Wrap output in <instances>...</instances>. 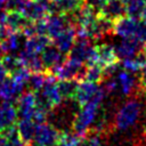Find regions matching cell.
Here are the masks:
<instances>
[{
  "mask_svg": "<svg viewBox=\"0 0 146 146\" xmlns=\"http://www.w3.org/2000/svg\"><path fill=\"white\" fill-rule=\"evenodd\" d=\"M105 96H106L105 88H98V90L94 95V97L86 105L81 106L80 112L75 115L73 123H72V128L75 133L86 138V136L89 132L90 125L95 122V120L98 115L100 104L103 103Z\"/></svg>",
  "mask_w": 146,
  "mask_h": 146,
  "instance_id": "1",
  "label": "cell"
},
{
  "mask_svg": "<svg viewBox=\"0 0 146 146\" xmlns=\"http://www.w3.org/2000/svg\"><path fill=\"white\" fill-rule=\"evenodd\" d=\"M141 102L138 98L128 99L116 112L114 117V127L119 131H125L133 127L141 113Z\"/></svg>",
  "mask_w": 146,
  "mask_h": 146,
  "instance_id": "2",
  "label": "cell"
},
{
  "mask_svg": "<svg viewBox=\"0 0 146 146\" xmlns=\"http://www.w3.org/2000/svg\"><path fill=\"white\" fill-rule=\"evenodd\" d=\"M60 132L50 123H40L36 125L32 146H57Z\"/></svg>",
  "mask_w": 146,
  "mask_h": 146,
  "instance_id": "3",
  "label": "cell"
},
{
  "mask_svg": "<svg viewBox=\"0 0 146 146\" xmlns=\"http://www.w3.org/2000/svg\"><path fill=\"white\" fill-rule=\"evenodd\" d=\"M23 15L31 22H36L46 18L50 10V1L47 0H27L22 9Z\"/></svg>",
  "mask_w": 146,
  "mask_h": 146,
  "instance_id": "4",
  "label": "cell"
},
{
  "mask_svg": "<svg viewBox=\"0 0 146 146\" xmlns=\"http://www.w3.org/2000/svg\"><path fill=\"white\" fill-rule=\"evenodd\" d=\"M46 21H47V35L51 38V40L55 39L58 34H60L70 25H74L71 15H64V14L51 13L46 17Z\"/></svg>",
  "mask_w": 146,
  "mask_h": 146,
  "instance_id": "5",
  "label": "cell"
},
{
  "mask_svg": "<svg viewBox=\"0 0 146 146\" xmlns=\"http://www.w3.org/2000/svg\"><path fill=\"white\" fill-rule=\"evenodd\" d=\"M35 106H36L35 92L31 90L22 92L19 97L16 99L17 115L21 116L22 119H32L33 113L35 111Z\"/></svg>",
  "mask_w": 146,
  "mask_h": 146,
  "instance_id": "6",
  "label": "cell"
},
{
  "mask_svg": "<svg viewBox=\"0 0 146 146\" xmlns=\"http://www.w3.org/2000/svg\"><path fill=\"white\" fill-rule=\"evenodd\" d=\"M143 48H144V46L138 41V39L136 36L122 38V40L119 41L114 46V49H115V52H116L119 59H124V58L133 57Z\"/></svg>",
  "mask_w": 146,
  "mask_h": 146,
  "instance_id": "7",
  "label": "cell"
},
{
  "mask_svg": "<svg viewBox=\"0 0 146 146\" xmlns=\"http://www.w3.org/2000/svg\"><path fill=\"white\" fill-rule=\"evenodd\" d=\"M25 83L13 79L10 75L6 78V80L0 86V98L5 102L16 100L19 95L24 91Z\"/></svg>",
  "mask_w": 146,
  "mask_h": 146,
  "instance_id": "8",
  "label": "cell"
},
{
  "mask_svg": "<svg viewBox=\"0 0 146 146\" xmlns=\"http://www.w3.org/2000/svg\"><path fill=\"white\" fill-rule=\"evenodd\" d=\"M138 19L130 16H122L113 22V33L120 38L135 36L138 26Z\"/></svg>",
  "mask_w": 146,
  "mask_h": 146,
  "instance_id": "9",
  "label": "cell"
},
{
  "mask_svg": "<svg viewBox=\"0 0 146 146\" xmlns=\"http://www.w3.org/2000/svg\"><path fill=\"white\" fill-rule=\"evenodd\" d=\"M75 40H76V27L75 25H70L60 34H58L55 39H52V43L63 54L67 55L72 49Z\"/></svg>",
  "mask_w": 146,
  "mask_h": 146,
  "instance_id": "10",
  "label": "cell"
},
{
  "mask_svg": "<svg viewBox=\"0 0 146 146\" xmlns=\"http://www.w3.org/2000/svg\"><path fill=\"white\" fill-rule=\"evenodd\" d=\"M29 19L23 15L22 11L17 10H7L3 19L0 24L5 25L9 32H22L23 27L27 24Z\"/></svg>",
  "mask_w": 146,
  "mask_h": 146,
  "instance_id": "11",
  "label": "cell"
},
{
  "mask_svg": "<svg viewBox=\"0 0 146 146\" xmlns=\"http://www.w3.org/2000/svg\"><path fill=\"white\" fill-rule=\"evenodd\" d=\"M86 5V0H55L50 1V10L56 14L72 15Z\"/></svg>",
  "mask_w": 146,
  "mask_h": 146,
  "instance_id": "12",
  "label": "cell"
},
{
  "mask_svg": "<svg viewBox=\"0 0 146 146\" xmlns=\"http://www.w3.org/2000/svg\"><path fill=\"white\" fill-rule=\"evenodd\" d=\"M67 58L66 54H63L58 48H56L55 46H48L47 48L43 49V51L41 52V59L43 62V65L46 67V71L50 70L51 67L56 66V65H60L63 64Z\"/></svg>",
  "mask_w": 146,
  "mask_h": 146,
  "instance_id": "13",
  "label": "cell"
},
{
  "mask_svg": "<svg viewBox=\"0 0 146 146\" xmlns=\"http://www.w3.org/2000/svg\"><path fill=\"white\" fill-rule=\"evenodd\" d=\"M98 84L95 82H90L87 80L80 81L76 88V92L74 96V100L79 104V106H83L86 105L92 97L97 92L98 90Z\"/></svg>",
  "mask_w": 146,
  "mask_h": 146,
  "instance_id": "14",
  "label": "cell"
},
{
  "mask_svg": "<svg viewBox=\"0 0 146 146\" xmlns=\"http://www.w3.org/2000/svg\"><path fill=\"white\" fill-rule=\"evenodd\" d=\"M99 14L114 22L125 15V3L123 0H107L100 8Z\"/></svg>",
  "mask_w": 146,
  "mask_h": 146,
  "instance_id": "15",
  "label": "cell"
},
{
  "mask_svg": "<svg viewBox=\"0 0 146 146\" xmlns=\"http://www.w3.org/2000/svg\"><path fill=\"white\" fill-rule=\"evenodd\" d=\"M17 110L11 102H5L0 105V135L10 125L16 123Z\"/></svg>",
  "mask_w": 146,
  "mask_h": 146,
  "instance_id": "16",
  "label": "cell"
},
{
  "mask_svg": "<svg viewBox=\"0 0 146 146\" xmlns=\"http://www.w3.org/2000/svg\"><path fill=\"white\" fill-rule=\"evenodd\" d=\"M16 125H17L18 137L24 143V145L32 146L34 135H35L36 123L32 119H22L16 123Z\"/></svg>",
  "mask_w": 146,
  "mask_h": 146,
  "instance_id": "17",
  "label": "cell"
},
{
  "mask_svg": "<svg viewBox=\"0 0 146 146\" xmlns=\"http://www.w3.org/2000/svg\"><path fill=\"white\" fill-rule=\"evenodd\" d=\"M17 56L22 62V64L25 67H27L31 72H46L43 62L38 54H33L24 49V50H21Z\"/></svg>",
  "mask_w": 146,
  "mask_h": 146,
  "instance_id": "18",
  "label": "cell"
},
{
  "mask_svg": "<svg viewBox=\"0 0 146 146\" xmlns=\"http://www.w3.org/2000/svg\"><path fill=\"white\" fill-rule=\"evenodd\" d=\"M51 42H52L51 38H49L47 34H43V35L35 34L31 38H26V40L24 42V49L30 52L39 55L43 51L44 48L50 46Z\"/></svg>",
  "mask_w": 146,
  "mask_h": 146,
  "instance_id": "19",
  "label": "cell"
},
{
  "mask_svg": "<svg viewBox=\"0 0 146 146\" xmlns=\"http://www.w3.org/2000/svg\"><path fill=\"white\" fill-rule=\"evenodd\" d=\"M97 52H98V64L103 67H106L112 64L119 63V57L115 52L114 46L108 43H102L96 46Z\"/></svg>",
  "mask_w": 146,
  "mask_h": 146,
  "instance_id": "20",
  "label": "cell"
},
{
  "mask_svg": "<svg viewBox=\"0 0 146 146\" xmlns=\"http://www.w3.org/2000/svg\"><path fill=\"white\" fill-rule=\"evenodd\" d=\"M24 34L22 32H10L6 38L0 40V50L2 54H11L16 50L19 49L22 46V40H23Z\"/></svg>",
  "mask_w": 146,
  "mask_h": 146,
  "instance_id": "21",
  "label": "cell"
},
{
  "mask_svg": "<svg viewBox=\"0 0 146 146\" xmlns=\"http://www.w3.org/2000/svg\"><path fill=\"white\" fill-rule=\"evenodd\" d=\"M117 82H119V87H120V90L123 95L125 96H129L131 95L137 87H139V83L137 82L136 78L128 71L123 70L121 72H119L117 74Z\"/></svg>",
  "mask_w": 146,
  "mask_h": 146,
  "instance_id": "22",
  "label": "cell"
},
{
  "mask_svg": "<svg viewBox=\"0 0 146 146\" xmlns=\"http://www.w3.org/2000/svg\"><path fill=\"white\" fill-rule=\"evenodd\" d=\"M146 63V52L144 51V49H141L137 55H135L133 57H129V58H124L121 62V65L123 66V68L128 72L131 73H138L139 71H141V68L144 67Z\"/></svg>",
  "mask_w": 146,
  "mask_h": 146,
  "instance_id": "23",
  "label": "cell"
},
{
  "mask_svg": "<svg viewBox=\"0 0 146 146\" xmlns=\"http://www.w3.org/2000/svg\"><path fill=\"white\" fill-rule=\"evenodd\" d=\"M79 81L74 79L70 80H58L57 88L59 90V94L63 99H74L76 88H78Z\"/></svg>",
  "mask_w": 146,
  "mask_h": 146,
  "instance_id": "24",
  "label": "cell"
},
{
  "mask_svg": "<svg viewBox=\"0 0 146 146\" xmlns=\"http://www.w3.org/2000/svg\"><path fill=\"white\" fill-rule=\"evenodd\" d=\"M104 79H105V75H104V70H103L102 65H99L98 63L87 65L84 80L90 81V82H95V83H99Z\"/></svg>",
  "mask_w": 146,
  "mask_h": 146,
  "instance_id": "25",
  "label": "cell"
},
{
  "mask_svg": "<svg viewBox=\"0 0 146 146\" xmlns=\"http://www.w3.org/2000/svg\"><path fill=\"white\" fill-rule=\"evenodd\" d=\"M0 63L3 65V67L7 70L8 74L11 75L14 74L18 68H21L22 66H24L22 64V62L19 60L18 56H14L13 54H5L2 57H1V60Z\"/></svg>",
  "mask_w": 146,
  "mask_h": 146,
  "instance_id": "26",
  "label": "cell"
},
{
  "mask_svg": "<svg viewBox=\"0 0 146 146\" xmlns=\"http://www.w3.org/2000/svg\"><path fill=\"white\" fill-rule=\"evenodd\" d=\"M84 140V137L73 132H68V131H63L60 132L59 136V140H58V146H79L80 144H82V141Z\"/></svg>",
  "mask_w": 146,
  "mask_h": 146,
  "instance_id": "27",
  "label": "cell"
},
{
  "mask_svg": "<svg viewBox=\"0 0 146 146\" xmlns=\"http://www.w3.org/2000/svg\"><path fill=\"white\" fill-rule=\"evenodd\" d=\"M145 6L146 0H130L125 2V15L138 19L139 17H141Z\"/></svg>",
  "mask_w": 146,
  "mask_h": 146,
  "instance_id": "28",
  "label": "cell"
},
{
  "mask_svg": "<svg viewBox=\"0 0 146 146\" xmlns=\"http://www.w3.org/2000/svg\"><path fill=\"white\" fill-rule=\"evenodd\" d=\"M47 72H32L30 75V79L27 81L29 83V90L33 92H38L42 89L44 84Z\"/></svg>",
  "mask_w": 146,
  "mask_h": 146,
  "instance_id": "29",
  "label": "cell"
},
{
  "mask_svg": "<svg viewBox=\"0 0 146 146\" xmlns=\"http://www.w3.org/2000/svg\"><path fill=\"white\" fill-rule=\"evenodd\" d=\"M135 36L138 39V41L144 47H146V22L145 21L138 22V26H137Z\"/></svg>",
  "mask_w": 146,
  "mask_h": 146,
  "instance_id": "30",
  "label": "cell"
},
{
  "mask_svg": "<svg viewBox=\"0 0 146 146\" xmlns=\"http://www.w3.org/2000/svg\"><path fill=\"white\" fill-rule=\"evenodd\" d=\"M27 0H7L6 1V10H17V11H22L25 2Z\"/></svg>",
  "mask_w": 146,
  "mask_h": 146,
  "instance_id": "31",
  "label": "cell"
},
{
  "mask_svg": "<svg viewBox=\"0 0 146 146\" xmlns=\"http://www.w3.org/2000/svg\"><path fill=\"white\" fill-rule=\"evenodd\" d=\"M34 26H35V33L36 34H40V35L47 34V21H46V18L34 22Z\"/></svg>",
  "mask_w": 146,
  "mask_h": 146,
  "instance_id": "32",
  "label": "cell"
},
{
  "mask_svg": "<svg viewBox=\"0 0 146 146\" xmlns=\"http://www.w3.org/2000/svg\"><path fill=\"white\" fill-rule=\"evenodd\" d=\"M6 146H25V145L21 140V138L18 137V133H16V135L7 138V145Z\"/></svg>",
  "mask_w": 146,
  "mask_h": 146,
  "instance_id": "33",
  "label": "cell"
},
{
  "mask_svg": "<svg viewBox=\"0 0 146 146\" xmlns=\"http://www.w3.org/2000/svg\"><path fill=\"white\" fill-rule=\"evenodd\" d=\"M105 1L106 0H86V3L87 5H89V6H91V7H94L96 10H100V8L103 7V5L105 3Z\"/></svg>",
  "mask_w": 146,
  "mask_h": 146,
  "instance_id": "34",
  "label": "cell"
},
{
  "mask_svg": "<svg viewBox=\"0 0 146 146\" xmlns=\"http://www.w3.org/2000/svg\"><path fill=\"white\" fill-rule=\"evenodd\" d=\"M9 74H8V72H7V70L3 67V65L0 63V86L2 84V82L6 80V78L8 76Z\"/></svg>",
  "mask_w": 146,
  "mask_h": 146,
  "instance_id": "35",
  "label": "cell"
},
{
  "mask_svg": "<svg viewBox=\"0 0 146 146\" xmlns=\"http://www.w3.org/2000/svg\"><path fill=\"white\" fill-rule=\"evenodd\" d=\"M139 88L146 94V78H140L139 79Z\"/></svg>",
  "mask_w": 146,
  "mask_h": 146,
  "instance_id": "36",
  "label": "cell"
},
{
  "mask_svg": "<svg viewBox=\"0 0 146 146\" xmlns=\"http://www.w3.org/2000/svg\"><path fill=\"white\" fill-rule=\"evenodd\" d=\"M7 145V138L3 135H0V146H6Z\"/></svg>",
  "mask_w": 146,
  "mask_h": 146,
  "instance_id": "37",
  "label": "cell"
},
{
  "mask_svg": "<svg viewBox=\"0 0 146 146\" xmlns=\"http://www.w3.org/2000/svg\"><path fill=\"white\" fill-rule=\"evenodd\" d=\"M140 78H146V63H145L144 67L141 68V76Z\"/></svg>",
  "mask_w": 146,
  "mask_h": 146,
  "instance_id": "38",
  "label": "cell"
},
{
  "mask_svg": "<svg viewBox=\"0 0 146 146\" xmlns=\"http://www.w3.org/2000/svg\"><path fill=\"white\" fill-rule=\"evenodd\" d=\"M141 19L146 22V6H145V8H144V10H143V14H141Z\"/></svg>",
  "mask_w": 146,
  "mask_h": 146,
  "instance_id": "39",
  "label": "cell"
},
{
  "mask_svg": "<svg viewBox=\"0 0 146 146\" xmlns=\"http://www.w3.org/2000/svg\"><path fill=\"white\" fill-rule=\"evenodd\" d=\"M79 146H89V145H88V143H87L86 140H83V141H82V144H80Z\"/></svg>",
  "mask_w": 146,
  "mask_h": 146,
  "instance_id": "40",
  "label": "cell"
},
{
  "mask_svg": "<svg viewBox=\"0 0 146 146\" xmlns=\"http://www.w3.org/2000/svg\"><path fill=\"white\" fill-rule=\"evenodd\" d=\"M144 138L146 139V128H145V130H144Z\"/></svg>",
  "mask_w": 146,
  "mask_h": 146,
  "instance_id": "41",
  "label": "cell"
},
{
  "mask_svg": "<svg viewBox=\"0 0 146 146\" xmlns=\"http://www.w3.org/2000/svg\"><path fill=\"white\" fill-rule=\"evenodd\" d=\"M7 0H0V5H2V3H5Z\"/></svg>",
  "mask_w": 146,
  "mask_h": 146,
  "instance_id": "42",
  "label": "cell"
},
{
  "mask_svg": "<svg viewBox=\"0 0 146 146\" xmlns=\"http://www.w3.org/2000/svg\"><path fill=\"white\" fill-rule=\"evenodd\" d=\"M123 1H124V3H125V2H128V1H130V0H123Z\"/></svg>",
  "mask_w": 146,
  "mask_h": 146,
  "instance_id": "43",
  "label": "cell"
},
{
  "mask_svg": "<svg viewBox=\"0 0 146 146\" xmlns=\"http://www.w3.org/2000/svg\"><path fill=\"white\" fill-rule=\"evenodd\" d=\"M143 49H144V51H145V52H146V47H144V48H143Z\"/></svg>",
  "mask_w": 146,
  "mask_h": 146,
  "instance_id": "44",
  "label": "cell"
},
{
  "mask_svg": "<svg viewBox=\"0 0 146 146\" xmlns=\"http://www.w3.org/2000/svg\"><path fill=\"white\" fill-rule=\"evenodd\" d=\"M47 1H55V0H47Z\"/></svg>",
  "mask_w": 146,
  "mask_h": 146,
  "instance_id": "45",
  "label": "cell"
},
{
  "mask_svg": "<svg viewBox=\"0 0 146 146\" xmlns=\"http://www.w3.org/2000/svg\"><path fill=\"white\" fill-rule=\"evenodd\" d=\"M57 146H58V145H57Z\"/></svg>",
  "mask_w": 146,
  "mask_h": 146,
  "instance_id": "46",
  "label": "cell"
},
{
  "mask_svg": "<svg viewBox=\"0 0 146 146\" xmlns=\"http://www.w3.org/2000/svg\"><path fill=\"white\" fill-rule=\"evenodd\" d=\"M106 1H107V0H106Z\"/></svg>",
  "mask_w": 146,
  "mask_h": 146,
  "instance_id": "47",
  "label": "cell"
}]
</instances>
